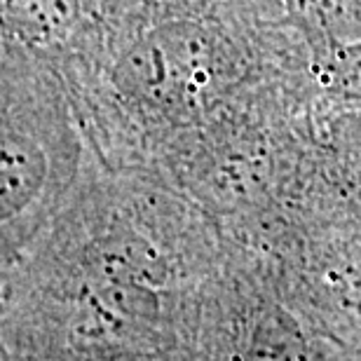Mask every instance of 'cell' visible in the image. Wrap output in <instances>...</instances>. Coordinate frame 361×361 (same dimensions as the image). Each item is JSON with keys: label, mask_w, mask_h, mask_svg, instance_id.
Here are the masks:
<instances>
[{"label": "cell", "mask_w": 361, "mask_h": 361, "mask_svg": "<svg viewBox=\"0 0 361 361\" xmlns=\"http://www.w3.org/2000/svg\"><path fill=\"white\" fill-rule=\"evenodd\" d=\"M244 361H310V352L291 317L270 314L256 326Z\"/></svg>", "instance_id": "cell-1"}]
</instances>
